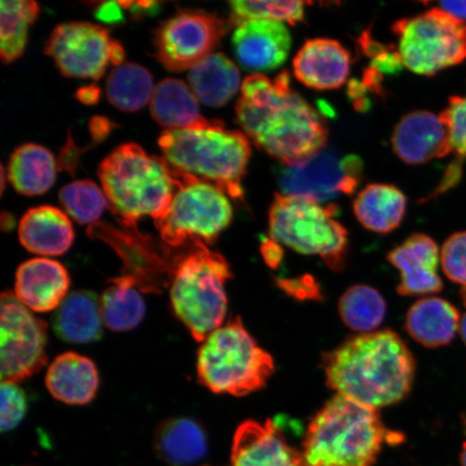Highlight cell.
<instances>
[{
    "label": "cell",
    "instance_id": "6da1fadb",
    "mask_svg": "<svg viewBox=\"0 0 466 466\" xmlns=\"http://www.w3.org/2000/svg\"><path fill=\"white\" fill-rule=\"evenodd\" d=\"M236 114L250 141L287 166L310 158L328 142L325 121L290 89L288 72L273 80L261 74L244 79Z\"/></svg>",
    "mask_w": 466,
    "mask_h": 466
},
{
    "label": "cell",
    "instance_id": "7a4b0ae2",
    "mask_svg": "<svg viewBox=\"0 0 466 466\" xmlns=\"http://www.w3.org/2000/svg\"><path fill=\"white\" fill-rule=\"evenodd\" d=\"M323 370L337 395L378 410L410 394L416 363L398 334L380 330L350 338L325 354Z\"/></svg>",
    "mask_w": 466,
    "mask_h": 466
},
{
    "label": "cell",
    "instance_id": "3957f363",
    "mask_svg": "<svg viewBox=\"0 0 466 466\" xmlns=\"http://www.w3.org/2000/svg\"><path fill=\"white\" fill-rule=\"evenodd\" d=\"M401 440L377 410L336 395L309 424L302 453L310 466H372L384 444Z\"/></svg>",
    "mask_w": 466,
    "mask_h": 466
},
{
    "label": "cell",
    "instance_id": "277c9868",
    "mask_svg": "<svg viewBox=\"0 0 466 466\" xmlns=\"http://www.w3.org/2000/svg\"><path fill=\"white\" fill-rule=\"evenodd\" d=\"M158 144L175 171L213 184L233 199H242V179L252 154L243 132L207 120L187 129L165 130Z\"/></svg>",
    "mask_w": 466,
    "mask_h": 466
},
{
    "label": "cell",
    "instance_id": "5b68a950",
    "mask_svg": "<svg viewBox=\"0 0 466 466\" xmlns=\"http://www.w3.org/2000/svg\"><path fill=\"white\" fill-rule=\"evenodd\" d=\"M103 191L115 217L127 228L139 219L155 220L170 207L177 175L165 158L134 143L120 145L98 167Z\"/></svg>",
    "mask_w": 466,
    "mask_h": 466
},
{
    "label": "cell",
    "instance_id": "8992f818",
    "mask_svg": "<svg viewBox=\"0 0 466 466\" xmlns=\"http://www.w3.org/2000/svg\"><path fill=\"white\" fill-rule=\"evenodd\" d=\"M231 277L224 256L203 243H192L188 252L175 261L171 304L175 316L198 342L223 326L228 308L226 283Z\"/></svg>",
    "mask_w": 466,
    "mask_h": 466
},
{
    "label": "cell",
    "instance_id": "52a82bcc",
    "mask_svg": "<svg viewBox=\"0 0 466 466\" xmlns=\"http://www.w3.org/2000/svg\"><path fill=\"white\" fill-rule=\"evenodd\" d=\"M273 372L271 355L258 345L238 318L213 331L198 353V378L214 393L244 396L258 391Z\"/></svg>",
    "mask_w": 466,
    "mask_h": 466
},
{
    "label": "cell",
    "instance_id": "ba28073f",
    "mask_svg": "<svg viewBox=\"0 0 466 466\" xmlns=\"http://www.w3.org/2000/svg\"><path fill=\"white\" fill-rule=\"evenodd\" d=\"M336 207L278 194L269 211L273 241L306 255H318L330 269L345 266L348 231L335 219Z\"/></svg>",
    "mask_w": 466,
    "mask_h": 466
},
{
    "label": "cell",
    "instance_id": "9c48e42d",
    "mask_svg": "<svg viewBox=\"0 0 466 466\" xmlns=\"http://www.w3.org/2000/svg\"><path fill=\"white\" fill-rule=\"evenodd\" d=\"M174 172L177 190L170 207L155 220L156 228L162 241L171 248L187 242L208 246L231 224L233 212L228 198L213 184L189 174Z\"/></svg>",
    "mask_w": 466,
    "mask_h": 466
},
{
    "label": "cell",
    "instance_id": "30bf717a",
    "mask_svg": "<svg viewBox=\"0 0 466 466\" xmlns=\"http://www.w3.org/2000/svg\"><path fill=\"white\" fill-rule=\"evenodd\" d=\"M399 54L410 71L433 76L466 60V22L439 7L395 23Z\"/></svg>",
    "mask_w": 466,
    "mask_h": 466
},
{
    "label": "cell",
    "instance_id": "8fae6325",
    "mask_svg": "<svg viewBox=\"0 0 466 466\" xmlns=\"http://www.w3.org/2000/svg\"><path fill=\"white\" fill-rule=\"evenodd\" d=\"M0 375L2 383H17L46 363V325L5 291L0 301Z\"/></svg>",
    "mask_w": 466,
    "mask_h": 466
},
{
    "label": "cell",
    "instance_id": "7c38bea8",
    "mask_svg": "<svg viewBox=\"0 0 466 466\" xmlns=\"http://www.w3.org/2000/svg\"><path fill=\"white\" fill-rule=\"evenodd\" d=\"M231 26L230 20L203 10H180L157 28V58L167 71H190L213 54Z\"/></svg>",
    "mask_w": 466,
    "mask_h": 466
},
{
    "label": "cell",
    "instance_id": "4fadbf2b",
    "mask_svg": "<svg viewBox=\"0 0 466 466\" xmlns=\"http://www.w3.org/2000/svg\"><path fill=\"white\" fill-rule=\"evenodd\" d=\"M363 162L357 156H338L322 149L306 160L284 168L279 186L284 196L323 203L352 195L362 178Z\"/></svg>",
    "mask_w": 466,
    "mask_h": 466
},
{
    "label": "cell",
    "instance_id": "5bb4252c",
    "mask_svg": "<svg viewBox=\"0 0 466 466\" xmlns=\"http://www.w3.org/2000/svg\"><path fill=\"white\" fill-rule=\"evenodd\" d=\"M115 44L103 26L68 22L52 31L45 52L66 77L100 80L112 64Z\"/></svg>",
    "mask_w": 466,
    "mask_h": 466
},
{
    "label": "cell",
    "instance_id": "9a60e30c",
    "mask_svg": "<svg viewBox=\"0 0 466 466\" xmlns=\"http://www.w3.org/2000/svg\"><path fill=\"white\" fill-rule=\"evenodd\" d=\"M304 453L291 446L276 421L248 420L233 436L231 466H306Z\"/></svg>",
    "mask_w": 466,
    "mask_h": 466
},
{
    "label": "cell",
    "instance_id": "2e32d148",
    "mask_svg": "<svg viewBox=\"0 0 466 466\" xmlns=\"http://www.w3.org/2000/svg\"><path fill=\"white\" fill-rule=\"evenodd\" d=\"M290 34L284 23L248 20L237 25L232 46L240 66L255 74L271 72L287 61Z\"/></svg>",
    "mask_w": 466,
    "mask_h": 466
},
{
    "label": "cell",
    "instance_id": "e0dca14e",
    "mask_svg": "<svg viewBox=\"0 0 466 466\" xmlns=\"http://www.w3.org/2000/svg\"><path fill=\"white\" fill-rule=\"evenodd\" d=\"M396 155L407 165H424L452 154L450 131L440 115L412 112L401 118L392 136Z\"/></svg>",
    "mask_w": 466,
    "mask_h": 466
},
{
    "label": "cell",
    "instance_id": "ac0fdd59",
    "mask_svg": "<svg viewBox=\"0 0 466 466\" xmlns=\"http://www.w3.org/2000/svg\"><path fill=\"white\" fill-rule=\"evenodd\" d=\"M71 288L66 268L54 259L38 258L23 262L16 271L15 295L32 312L57 310Z\"/></svg>",
    "mask_w": 466,
    "mask_h": 466
},
{
    "label": "cell",
    "instance_id": "d6986e66",
    "mask_svg": "<svg viewBox=\"0 0 466 466\" xmlns=\"http://www.w3.org/2000/svg\"><path fill=\"white\" fill-rule=\"evenodd\" d=\"M388 260L400 272V295L418 296L439 293L441 260L437 244L428 236L412 235L388 255Z\"/></svg>",
    "mask_w": 466,
    "mask_h": 466
},
{
    "label": "cell",
    "instance_id": "ffe728a7",
    "mask_svg": "<svg viewBox=\"0 0 466 466\" xmlns=\"http://www.w3.org/2000/svg\"><path fill=\"white\" fill-rule=\"evenodd\" d=\"M296 78L311 89L335 90L345 85L351 56L340 43L312 39L301 46L293 62Z\"/></svg>",
    "mask_w": 466,
    "mask_h": 466
},
{
    "label": "cell",
    "instance_id": "44dd1931",
    "mask_svg": "<svg viewBox=\"0 0 466 466\" xmlns=\"http://www.w3.org/2000/svg\"><path fill=\"white\" fill-rule=\"evenodd\" d=\"M75 233L67 215L55 207L28 209L19 225L20 242L28 252L60 256L72 248Z\"/></svg>",
    "mask_w": 466,
    "mask_h": 466
},
{
    "label": "cell",
    "instance_id": "7402d4cb",
    "mask_svg": "<svg viewBox=\"0 0 466 466\" xmlns=\"http://www.w3.org/2000/svg\"><path fill=\"white\" fill-rule=\"evenodd\" d=\"M98 384L100 378L96 364L75 352L58 355L46 376L50 394L67 405L89 404L96 398Z\"/></svg>",
    "mask_w": 466,
    "mask_h": 466
},
{
    "label": "cell",
    "instance_id": "603a6c76",
    "mask_svg": "<svg viewBox=\"0 0 466 466\" xmlns=\"http://www.w3.org/2000/svg\"><path fill=\"white\" fill-rule=\"evenodd\" d=\"M459 312L451 302L429 297L413 304L406 316L407 333L420 345H450L460 328Z\"/></svg>",
    "mask_w": 466,
    "mask_h": 466
},
{
    "label": "cell",
    "instance_id": "cb8c5ba5",
    "mask_svg": "<svg viewBox=\"0 0 466 466\" xmlns=\"http://www.w3.org/2000/svg\"><path fill=\"white\" fill-rule=\"evenodd\" d=\"M100 299L91 291H74L57 308L54 329L58 338L71 343L95 342L103 334Z\"/></svg>",
    "mask_w": 466,
    "mask_h": 466
},
{
    "label": "cell",
    "instance_id": "d4e9b609",
    "mask_svg": "<svg viewBox=\"0 0 466 466\" xmlns=\"http://www.w3.org/2000/svg\"><path fill=\"white\" fill-rule=\"evenodd\" d=\"M191 90L209 107L228 104L240 87V71L230 58L220 52L204 57L188 74Z\"/></svg>",
    "mask_w": 466,
    "mask_h": 466
},
{
    "label": "cell",
    "instance_id": "484cf974",
    "mask_svg": "<svg viewBox=\"0 0 466 466\" xmlns=\"http://www.w3.org/2000/svg\"><path fill=\"white\" fill-rule=\"evenodd\" d=\"M155 451L168 465L194 464L208 451L206 431L189 418L168 419L156 431Z\"/></svg>",
    "mask_w": 466,
    "mask_h": 466
},
{
    "label": "cell",
    "instance_id": "4316f807",
    "mask_svg": "<svg viewBox=\"0 0 466 466\" xmlns=\"http://www.w3.org/2000/svg\"><path fill=\"white\" fill-rule=\"evenodd\" d=\"M149 104L151 116L166 130L187 129L208 120L201 115L194 91L179 79L161 80Z\"/></svg>",
    "mask_w": 466,
    "mask_h": 466
},
{
    "label": "cell",
    "instance_id": "83f0119b",
    "mask_svg": "<svg viewBox=\"0 0 466 466\" xmlns=\"http://www.w3.org/2000/svg\"><path fill=\"white\" fill-rule=\"evenodd\" d=\"M407 199L403 192L392 185L370 184L360 192L353 202L355 217L372 232H392L403 221Z\"/></svg>",
    "mask_w": 466,
    "mask_h": 466
},
{
    "label": "cell",
    "instance_id": "f1b7e54d",
    "mask_svg": "<svg viewBox=\"0 0 466 466\" xmlns=\"http://www.w3.org/2000/svg\"><path fill=\"white\" fill-rule=\"evenodd\" d=\"M57 163L49 149L37 144L20 146L11 155L8 179L21 195L46 194L55 185Z\"/></svg>",
    "mask_w": 466,
    "mask_h": 466
},
{
    "label": "cell",
    "instance_id": "f546056e",
    "mask_svg": "<svg viewBox=\"0 0 466 466\" xmlns=\"http://www.w3.org/2000/svg\"><path fill=\"white\" fill-rule=\"evenodd\" d=\"M100 305L104 324L115 331L136 329L146 312L145 301L136 279L127 275L110 279Z\"/></svg>",
    "mask_w": 466,
    "mask_h": 466
},
{
    "label": "cell",
    "instance_id": "4dcf8cb0",
    "mask_svg": "<svg viewBox=\"0 0 466 466\" xmlns=\"http://www.w3.org/2000/svg\"><path fill=\"white\" fill-rule=\"evenodd\" d=\"M153 76L136 63H124L110 72L106 96L110 104L126 113L142 109L154 95Z\"/></svg>",
    "mask_w": 466,
    "mask_h": 466
},
{
    "label": "cell",
    "instance_id": "1f68e13d",
    "mask_svg": "<svg viewBox=\"0 0 466 466\" xmlns=\"http://www.w3.org/2000/svg\"><path fill=\"white\" fill-rule=\"evenodd\" d=\"M40 13L32 0H13L0 3V56L11 64L25 54L28 28Z\"/></svg>",
    "mask_w": 466,
    "mask_h": 466
},
{
    "label": "cell",
    "instance_id": "d6a6232c",
    "mask_svg": "<svg viewBox=\"0 0 466 466\" xmlns=\"http://www.w3.org/2000/svg\"><path fill=\"white\" fill-rule=\"evenodd\" d=\"M339 314L347 328L359 333L370 334L386 317V300L369 285H354L346 290L339 300Z\"/></svg>",
    "mask_w": 466,
    "mask_h": 466
},
{
    "label": "cell",
    "instance_id": "836d02e7",
    "mask_svg": "<svg viewBox=\"0 0 466 466\" xmlns=\"http://www.w3.org/2000/svg\"><path fill=\"white\" fill-rule=\"evenodd\" d=\"M61 206L80 225L96 223L100 219L108 201L104 191L92 180H76L64 186L58 194Z\"/></svg>",
    "mask_w": 466,
    "mask_h": 466
},
{
    "label": "cell",
    "instance_id": "e575fe53",
    "mask_svg": "<svg viewBox=\"0 0 466 466\" xmlns=\"http://www.w3.org/2000/svg\"><path fill=\"white\" fill-rule=\"evenodd\" d=\"M305 5L302 2H255V0H235L229 3L232 25L248 20H271L296 25L305 19Z\"/></svg>",
    "mask_w": 466,
    "mask_h": 466
},
{
    "label": "cell",
    "instance_id": "d590c367",
    "mask_svg": "<svg viewBox=\"0 0 466 466\" xmlns=\"http://www.w3.org/2000/svg\"><path fill=\"white\" fill-rule=\"evenodd\" d=\"M441 262L447 278L466 288V231L448 238L441 248Z\"/></svg>",
    "mask_w": 466,
    "mask_h": 466
},
{
    "label": "cell",
    "instance_id": "8d00e7d4",
    "mask_svg": "<svg viewBox=\"0 0 466 466\" xmlns=\"http://www.w3.org/2000/svg\"><path fill=\"white\" fill-rule=\"evenodd\" d=\"M440 116L450 131L452 154L466 157V95L451 96Z\"/></svg>",
    "mask_w": 466,
    "mask_h": 466
},
{
    "label": "cell",
    "instance_id": "74e56055",
    "mask_svg": "<svg viewBox=\"0 0 466 466\" xmlns=\"http://www.w3.org/2000/svg\"><path fill=\"white\" fill-rule=\"evenodd\" d=\"M26 410V395L17 383H2L0 425L3 432L15 429L25 417Z\"/></svg>",
    "mask_w": 466,
    "mask_h": 466
},
{
    "label": "cell",
    "instance_id": "f35d334b",
    "mask_svg": "<svg viewBox=\"0 0 466 466\" xmlns=\"http://www.w3.org/2000/svg\"><path fill=\"white\" fill-rule=\"evenodd\" d=\"M279 287L289 295L299 299H319V285L311 277L299 279H279Z\"/></svg>",
    "mask_w": 466,
    "mask_h": 466
},
{
    "label": "cell",
    "instance_id": "ab89813d",
    "mask_svg": "<svg viewBox=\"0 0 466 466\" xmlns=\"http://www.w3.org/2000/svg\"><path fill=\"white\" fill-rule=\"evenodd\" d=\"M124 10L120 3H101L95 8V15L105 25H120L124 23Z\"/></svg>",
    "mask_w": 466,
    "mask_h": 466
},
{
    "label": "cell",
    "instance_id": "60d3db41",
    "mask_svg": "<svg viewBox=\"0 0 466 466\" xmlns=\"http://www.w3.org/2000/svg\"><path fill=\"white\" fill-rule=\"evenodd\" d=\"M120 4L122 8L129 11L136 19L155 15L160 9V4L156 2H120Z\"/></svg>",
    "mask_w": 466,
    "mask_h": 466
},
{
    "label": "cell",
    "instance_id": "b9f144b4",
    "mask_svg": "<svg viewBox=\"0 0 466 466\" xmlns=\"http://www.w3.org/2000/svg\"><path fill=\"white\" fill-rule=\"evenodd\" d=\"M261 254L268 266L277 268L283 258V249L279 244L273 240H266L261 244Z\"/></svg>",
    "mask_w": 466,
    "mask_h": 466
},
{
    "label": "cell",
    "instance_id": "7bdbcfd3",
    "mask_svg": "<svg viewBox=\"0 0 466 466\" xmlns=\"http://www.w3.org/2000/svg\"><path fill=\"white\" fill-rule=\"evenodd\" d=\"M437 7L457 20L466 22V2H444L437 4Z\"/></svg>",
    "mask_w": 466,
    "mask_h": 466
},
{
    "label": "cell",
    "instance_id": "ee69618b",
    "mask_svg": "<svg viewBox=\"0 0 466 466\" xmlns=\"http://www.w3.org/2000/svg\"><path fill=\"white\" fill-rule=\"evenodd\" d=\"M77 98L86 105L96 104L100 98V90L95 86L81 87L77 92Z\"/></svg>",
    "mask_w": 466,
    "mask_h": 466
},
{
    "label": "cell",
    "instance_id": "f6af8a7d",
    "mask_svg": "<svg viewBox=\"0 0 466 466\" xmlns=\"http://www.w3.org/2000/svg\"><path fill=\"white\" fill-rule=\"evenodd\" d=\"M460 334H461L463 341L466 343V313L461 318V320H460Z\"/></svg>",
    "mask_w": 466,
    "mask_h": 466
},
{
    "label": "cell",
    "instance_id": "bcb514c9",
    "mask_svg": "<svg viewBox=\"0 0 466 466\" xmlns=\"http://www.w3.org/2000/svg\"><path fill=\"white\" fill-rule=\"evenodd\" d=\"M461 465L466 466V441L463 445V451L461 452Z\"/></svg>",
    "mask_w": 466,
    "mask_h": 466
},
{
    "label": "cell",
    "instance_id": "7dc6e473",
    "mask_svg": "<svg viewBox=\"0 0 466 466\" xmlns=\"http://www.w3.org/2000/svg\"><path fill=\"white\" fill-rule=\"evenodd\" d=\"M5 168L3 167L2 168V192H4V190H5Z\"/></svg>",
    "mask_w": 466,
    "mask_h": 466
},
{
    "label": "cell",
    "instance_id": "c3c4849f",
    "mask_svg": "<svg viewBox=\"0 0 466 466\" xmlns=\"http://www.w3.org/2000/svg\"><path fill=\"white\" fill-rule=\"evenodd\" d=\"M461 293H462V299L464 301V305L466 306V288L462 289Z\"/></svg>",
    "mask_w": 466,
    "mask_h": 466
},
{
    "label": "cell",
    "instance_id": "681fc988",
    "mask_svg": "<svg viewBox=\"0 0 466 466\" xmlns=\"http://www.w3.org/2000/svg\"><path fill=\"white\" fill-rule=\"evenodd\" d=\"M306 466H310V465H308V464H307Z\"/></svg>",
    "mask_w": 466,
    "mask_h": 466
}]
</instances>
